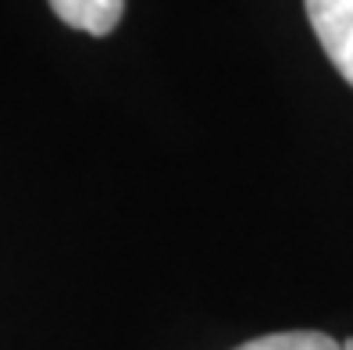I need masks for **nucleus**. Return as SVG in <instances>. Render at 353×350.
<instances>
[{"mask_svg": "<svg viewBox=\"0 0 353 350\" xmlns=\"http://www.w3.org/2000/svg\"><path fill=\"white\" fill-rule=\"evenodd\" d=\"M303 8L328 61L353 86V0H303Z\"/></svg>", "mask_w": 353, "mask_h": 350, "instance_id": "obj_1", "label": "nucleus"}, {"mask_svg": "<svg viewBox=\"0 0 353 350\" xmlns=\"http://www.w3.org/2000/svg\"><path fill=\"white\" fill-rule=\"evenodd\" d=\"M47 4L65 26L90 36H108L125 14V0H47Z\"/></svg>", "mask_w": 353, "mask_h": 350, "instance_id": "obj_2", "label": "nucleus"}, {"mask_svg": "<svg viewBox=\"0 0 353 350\" xmlns=\"http://www.w3.org/2000/svg\"><path fill=\"white\" fill-rule=\"evenodd\" d=\"M236 350H343L332 336L325 333H310V329H296V333H272V336H257L246 340Z\"/></svg>", "mask_w": 353, "mask_h": 350, "instance_id": "obj_3", "label": "nucleus"}, {"mask_svg": "<svg viewBox=\"0 0 353 350\" xmlns=\"http://www.w3.org/2000/svg\"><path fill=\"white\" fill-rule=\"evenodd\" d=\"M339 347H343V350H353V340H346V343H339Z\"/></svg>", "mask_w": 353, "mask_h": 350, "instance_id": "obj_4", "label": "nucleus"}]
</instances>
